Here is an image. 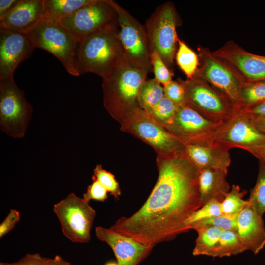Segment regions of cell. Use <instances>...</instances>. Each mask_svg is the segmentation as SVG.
Returning <instances> with one entry per match:
<instances>
[{
  "mask_svg": "<svg viewBox=\"0 0 265 265\" xmlns=\"http://www.w3.org/2000/svg\"><path fill=\"white\" fill-rule=\"evenodd\" d=\"M223 123L212 121L186 104L178 106L173 122L165 129L186 144L213 141Z\"/></svg>",
  "mask_w": 265,
  "mask_h": 265,
  "instance_id": "cell-13",
  "label": "cell"
},
{
  "mask_svg": "<svg viewBox=\"0 0 265 265\" xmlns=\"http://www.w3.org/2000/svg\"><path fill=\"white\" fill-rule=\"evenodd\" d=\"M212 52L232 65L245 83L265 80V56L248 52L233 41Z\"/></svg>",
  "mask_w": 265,
  "mask_h": 265,
  "instance_id": "cell-16",
  "label": "cell"
},
{
  "mask_svg": "<svg viewBox=\"0 0 265 265\" xmlns=\"http://www.w3.org/2000/svg\"><path fill=\"white\" fill-rule=\"evenodd\" d=\"M151 64L155 75V79L163 86L170 82L172 73L159 55L156 51L150 52Z\"/></svg>",
  "mask_w": 265,
  "mask_h": 265,
  "instance_id": "cell-34",
  "label": "cell"
},
{
  "mask_svg": "<svg viewBox=\"0 0 265 265\" xmlns=\"http://www.w3.org/2000/svg\"><path fill=\"white\" fill-rule=\"evenodd\" d=\"M34 49L24 32L0 30V80L14 77L18 66Z\"/></svg>",
  "mask_w": 265,
  "mask_h": 265,
  "instance_id": "cell-15",
  "label": "cell"
},
{
  "mask_svg": "<svg viewBox=\"0 0 265 265\" xmlns=\"http://www.w3.org/2000/svg\"><path fill=\"white\" fill-rule=\"evenodd\" d=\"M53 211L63 235L71 242L86 243L91 240L95 210L83 198L71 192L55 204Z\"/></svg>",
  "mask_w": 265,
  "mask_h": 265,
  "instance_id": "cell-11",
  "label": "cell"
},
{
  "mask_svg": "<svg viewBox=\"0 0 265 265\" xmlns=\"http://www.w3.org/2000/svg\"><path fill=\"white\" fill-rule=\"evenodd\" d=\"M43 0H20L0 18V30L24 32L42 19Z\"/></svg>",
  "mask_w": 265,
  "mask_h": 265,
  "instance_id": "cell-20",
  "label": "cell"
},
{
  "mask_svg": "<svg viewBox=\"0 0 265 265\" xmlns=\"http://www.w3.org/2000/svg\"><path fill=\"white\" fill-rule=\"evenodd\" d=\"M47 258L37 253H28L16 262H0V265H44Z\"/></svg>",
  "mask_w": 265,
  "mask_h": 265,
  "instance_id": "cell-38",
  "label": "cell"
},
{
  "mask_svg": "<svg viewBox=\"0 0 265 265\" xmlns=\"http://www.w3.org/2000/svg\"><path fill=\"white\" fill-rule=\"evenodd\" d=\"M44 265H72L60 255H56L53 258H47Z\"/></svg>",
  "mask_w": 265,
  "mask_h": 265,
  "instance_id": "cell-42",
  "label": "cell"
},
{
  "mask_svg": "<svg viewBox=\"0 0 265 265\" xmlns=\"http://www.w3.org/2000/svg\"><path fill=\"white\" fill-rule=\"evenodd\" d=\"M191 229L195 230L198 234L192 252L193 255L208 256L216 245L223 230L209 226H194Z\"/></svg>",
  "mask_w": 265,
  "mask_h": 265,
  "instance_id": "cell-23",
  "label": "cell"
},
{
  "mask_svg": "<svg viewBox=\"0 0 265 265\" xmlns=\"http://www.w3.org/2000/svg\"><path fill=\"white\" fill-rule=\"evenodd\" d=\"M92 179V182L87 187L82 198L88 203L91 200L104 202L108 197V191L94 176Z\"/></svg>",
  "mask_w": 265,
  "mask_h": 265,
  "instance_id": "cell-36",
  "label": "cell"
},
{
  "mask_svg": "<svg viewBox=\"0 0 265 265\" xmlns=\"http://www.w3.org/2000/svg\"><path fill=\"white\" fill-rule=\"evenodd\" d=\"M164 96L163 87L155 78L146 80L138 93V105L150 115L154 107Z\"/></svg>",
  "mask_w": 265,
  "mask_h": 265,
  "instance_id": "cell-25",
  "label": "cell"
},
{
  "mask_svg": "<svg viewBox=\"0 0 265 265\" xmlns=\"http://www.w3.org/2000/svg\"><path fill=\"white\" fill-rule=\"evenodd\" d=\"M197 52L199 64L195 75L225 95L236 109L244 80L232 65L208 48L199 46Z\"/></svg>",
  "mask_w": 265,
  "mask_h": 265,
  "instance_id": "cell-10",
  "label": "cell"
},
{
  "mask_svg": "<svg viewBox=\"0 0 265 265\" xmlns=\"http://www.w3.org/2000/svg\"><path fill=\"white\" fill-rule=\"evenodd\" d=\"M105 265H119L117 262L111 261L106 263Z\"/></svg>",
  "mask_w": 265,
  "mask_h": 265,
  "instance_id": "cell-44",
  "label": "cell"
},
{
  "mask_svg": "<svg viewBox=\"0 0 265 265\" xmlns=\"http://www.w3.org/2000/svg\"><path fill=\"white\" fill-rule=\"evenodd\" d=\"M95 233L98 239L111 247L119 265H138L150 254L153 248L110 228L97 226Z\"/></svg>",
  "mask_w": 265,
  "mask_h": 265,
  "instance_id": "cell-17",
  "label": "cell"
},
{
  "mask_svg": "<svg viewBox=\"0 0 265 265\" xmlns=\"http://www.w3.org/2000/svg\"><path fill=\"white\" fill-rule=\"evenodd\" d=\"M164 96L178 106L186 104L184 89L179 82L172 80L163 86Z\"/></svg>",
  "mask_w": 265,
  "mask_h": 265,
  "instance_id": "cell-35",
  "label": "cell"
},
{
  "mask_svg": "<svg viewBox=\"0 0 265 265\" xmlns=\"http://www.w3.org/2000/svg\"><path fill=\"white\" fill-rule=\"evenodd\" d=\"M246 194L245 190H241L238 185H233L231 189L226 194L221 202L222 214H235L238 213L250 202L243 199Z\"/></svg>",
  "mask_w": 265,
  "mask_h": 265,
  "instance_id": "cell-29",
  "label": "cell"
},
{
  "mask_svg": "<svg viewBox=\"0 0 265 265\" xmlns=\"http://www.w3.org/2000/svg\"><path fill=\"white\" fill-rule=\"evenodd\" d=\"M248 152L257 158L259 161L265 162V144L250 149Z\"/></svg>",
  "mask_w": 265,
  "mask_h": 265,
  "instance_id": "cell-41",
  "label": "cell"
},
{
  "mask_svg": "<svg viewBox=\"0 0 265 265\" xmlns=\"http://www.w3.org/2000/svg\"><path fill=\"white\" fill-rule=\"evenodd\" d=\"M20 219V214L16 209H10L8 214L0 225V238L9 233Z\"/></svg>",
  "mask_w": 265,
  "mask_h": 265,
  "instance_id": "cell-37",
  "label": "cell"
},
{
  "mask_svg": "<svg viewBox=\"0 0 265 265\" xmlns=\"http://www.w3.org/2000/svg\"><path fill=\"white\" fill-rule=\"evenodd\" d=\"M228 169H207L200 170L198 177L201 207L215 199L222 202L230 191L226 180Z\"/></svg>",
  "mask_w": 265,
  "mask_h": 265,
  "instance_id": "cell-21",
  "label": "cell"
},
{
  "mask_svg": "<svg viewBox=\"0 0 265 265\" xmlns=\"http://www.w3.org/2000/svg\"><path fill=\"white\" fill-rule=\"evenodd\" d=\"M59 24L79 43L95 33L119 27L118 14L112 0H94Z\"/></svg>",
  "mask_w": 265,
  "mask_h": 265,
  "instance_id": "cell-5",
  "label": "cell"
},
{
  "mask_svg": "<svg viewBox=\"0 0 265 265\" xmlns=\"http://www.w3.org/2000/svg\"><path fill=\"white\" fill-rule=\"evenodd\" d=\"M125 59L119 37V27L93 34L79 43L77 68L79 75L86 73L108 76Z\"/></svg>",
  "mask_w": 265,
  "mask_h": 265,
  "instance_id": "cell-3",
  "label": "cell"
},
{
  "mask_svg": "<svg viewBox=\"0 0 265 265\" xmlns=\"http://www.w3.org/2000/svg\"><path fill=\"white\" fill-rule=\"evenodd\" d=\"M249 116L254 126L262 132L265 134V116L258 117Z\"/></svg>",
  "mask_w": 265,
  "mask_h": 265,
  "instance_id": "cell-43",
  "label": "cell"
},
{
  "mask_svg": "<svg viewBox=\"0 0 265 265\" xmlns=\"http://www.w3.org/2000/svg\"><path fill=\"white\" fill-rule=\"evenodd\" d=\"M148 73L125 59L108 76L103 79L104 106L119 123L138 105V93Z\"/></svg>",
  "mask_w": 265,
  "mask_h": 265,
  "instance_id": "cell-2",
  "label": "cell"
},
{
  "mask_svg": "<svg viewBox=\"0 0 265 265\" xmlns=\"http://www.w3.org/2000/svg\"><path fill=\"white\" fill-rule=\"evenodd\" d=\"M238 213L235 214H222L220 215L201 220L191 225L189 229H191L194 226H209L216 227L222 230H233L236 231Z\"/></svg>",
  "mask_w": 265,
  "mask_h": 265,
  "instance_id": "cell-33",
  "label": "cell"
},
{
  "mask_svg": "<svg viewBox=\"0 0 265 265\" xmlns=\"http://www.w3.org/2000/svg\"><path fill=\"white\" fill-rule=\"evenodd\" d=\"M178 106L165 96L154 107L150 115L159 124L165 128L173 121Z\"/></svg>",
  "mask_w": 265,
  "mask_h": 265,
  "instance_id": "cell-30",
  "label": "cell"
},
{
  "mask_svg": "<svg viewBox=\"0 0 265 265\" xmlns=\"http://www.w3.org/2000/svg\"><path fill=\"white\" fill-rule=\"evenodd\" d=\"M33 110L14 77L0 80V128L3 132L14 138H22Z\"/></svg>",
  "mask_w": 265,
  "mask_h": 265,
  "instance_id": "cell-8",
  "label": "cell"
},
{
  "mask_svg": "<svg viewBox=\"0 0 265 265\" xmlns=\"http://www.w3.org/2000/svg\"><path fill=\"white\" fill-rule=\"evenodd\" d=\"M265 101V80L245 83L236 106L237 111L244 109Z\"/></svg>",
  "mask_w": 265,
  "mask_h": 265,
  "instance_id": "cell-26",
  "label": "cell"
},
{
  "mask_svg": "<svg viewBox=\"0 0 265 265\" xmlns=\"http://www.w3.org/2000/svg\"><path fill=\"white\" fill-rule=\"evenodd\" d=\"M229 149L212 140L185 144L188 158L200 170L228 169L231 163Z\"/></svg>",
  "mask_w": 265,
  "mask_h": 265,
  "instance_id": "cell-18",
  "label": "cell"
},
{
  "mask_svg": "<svg viewBox=\"0 0 265 265\" xmlns=\"http://www.w3.org/2000/svg\"><path fill=\"white\" fill-rule=\"evenodd\" d=\"M122 131L151 146L157 154H169L184 150L185 144L136 106L119 123Z\"/></svg>",
  "mask_w": 265,
  "mask_h": 265,
  "instance_id": "cell-6",
  "label": "cell"
},
{
  "mask_svg": "<svg viewBox=\"0 0 265 265\" xmlns=\"http://www.w3.org/2000/svg\"><path fill=\"white\" fill-rule=\"evenodd\" d=\"M237 232L246 250L258 254L265 245V229L262 216L250 203L238 213Z\"/></svg>",
  "mask_w": 265,
  "mask_h": 265,
  "instance_id": "cell-19",
  "label": "cell"
},
{
  "mask_svg": "<svg viewBox=\"0 0 265 265\" xmlns=\"http://www.w3.org/2000/svg\"><path fill=\"white\" fill-rule=\"evenodd\" d=\"M239 111L252 117L265 116V101L244 109L239 110Z\"/></svg>",
  "mask_w": 265,
  "mask_h": 265,
  "instance_id": "cell-39",
  "label": "cell"
},
{
  "mask_svg": "<svg viewBox=\"0 0 265 265\" xmlns=\"http://www.w3.org/2000/svg\"><path fill=\"white\" fill-rule=\"evenodd\" d=\"M213 141L229 149L238 148L248 151L265 144V134L254 126L248 115L238 111L223 123Z\"/></svg>",
  "mask_w": 265,
  "mask_h": 265,
  "instance_id": "cell-14",
  "label": "cell"
},
{
  "mask_svg": "<svg viewBox=\"0 0 265 265\" xmlns=\"http://www.w3.org/2000/svg\"><path fill=\"white\" fill-rule=\"evenodd\" d=\"M158 177L148 198L134 213L109 227L137 242L154 247L186 232L185 222L201 207L200 170L184 150L158 154Z\"/></svg>",
  "mask_w": 265,
  "mask_h": 265,
  "instance_id": "cell-1",
  "label": "cell"
},
{
  "mask_svg": "<svg viewBox=\"0 0 265 265\" xmlns=\"http://www.w3.org/2000/svg\"><path fill=\"white\" fill-rule=\"evenodd\" d=\"M177 22L174 5L167 2L156 8L144 26L150 52H157L168 67L173 65L177 50Z\"/></svg>",
  "mask_w": 265,
  "mask_h": 265,
  "instance_id": "cell-9",
  "label": "cell"
},
{
  "mask_svg": "<svg viewBox=\"0 0 265 265\" xmlns=\"http://www.w3.org/2000/svg\"><path fill=\"white\" fill-rule=\"evenodd\" d=\"M20 1V0H0V18L12 10Z\"/></svg>",
  "mask_w": 265,
  "mask_h": 265,
  "instance_id": "cell-40",
  "label": "cell"
},
{
  "mask_svg": "<svg viewBox=\"0 0 265 265\" xmlns=\"http://www.w3.org/2000/svg\"><path fill=\"white\" fill-rule=\"evenodd\" d=\"M94 0H43L42 20L59 23L63 19Z\"/></svg>",
  "mask_w": 265,
  "mask_h": 265,
  "instance_id": "cell-22",
  "label": "cell"
},
{
  "mask_svg": "<svg viewBox=\"0 0 265 265\" xmlns=\"http://www.w3.org/2000/svg\"><path fill=\"white\" fill-rule=\"evenodd\" d=\"M93 176L116 200L119 199L121 190L118 182L112 173L104 169L101 164H97L93 170Z\"/></svg>",
  "mask_w": 265,
  "mask_h": 265,
  "instance_id": "cell-32",
  "label": "cell"
},
{
  "mask_svg": "<svg viewBox=\"0 0 265 265\" xmlns=\"http://www.w3.org/2000/svg\"><path fill=\"white\" fill-rule=\"evenodd\" d=\"M220 204L221 202L213 199L195 211L185 222L186 231H188L190 226L195 223L222 214Z\"/></svg>",
  "mask_w": 265,
  "mask_h": 265,
  "instance_id": "cell-31",
  "label": "cell"
},
{
  "mask_svg": "<svg viewBox=\"0 0 265 265\" xmlns=\"http://www.w3.org/2000/svg\"><path fill=\"white\" fill-rule=\"evenodd\" d=\"M178 45V48L175 59L180 68L186 76L187 79H191L195 75L199 66L198 55L184 41L179 38Z\"/></svg>",
  "mask_w": 265,
  "mask_h": 265,
  "instance_id": "cell-27",
  "label": "cell"
},
{
  "mask_svg": "<svg viewBox=\"0 0 265 265\" xmlns=\"http://www.w3.org/2000/svg\"><path fill=\"white\" fill-rule=\"evenodd\" d=\"M246 251L237 231L223 230L215 247L208 256L213 258L235 255Z\"/></svg>",
  "mask_w": 265,
  "mask_h": 265,
  "instance_id": "cell-24",
  "label": "cell"
},
{
  "mask_svg": "<svg viewBox=\"0 0 265 265\" xmlns=\"http://www.w3.org/2000/svg\"><path fill=\"white\" fill-rule=\"evenodd\" d=\"M24 33L34 48L49 52L60 61L69 74L80 76L77 68L79 43L62 25L41 19Z\"/></svg>",
  "mask_w": 265,
  "mask_h": 265,
  "instance_id": "cell-4",
  "label": "cell"
},
{
  "mask_svg": "<svg viewBox=\"0 0 265 265\" xmlns=\"http://www.w3.org/2000/svg\"><path fill=\"white\" fill-rule=\"evenodd\" d=\"M259 163L257 181L248 200L256 212L263 216L265 212V162L259 161Z\"/></svg>",
  "mask_w": 265,
  "mask_h": 265,
  "instance_id": "cell-28",
  "label": "cell"
},
{
  "mask_svg": "<svg viewBox=\"0 0 265 265\" xmlns=\"http://www.w3.org/2000/svg\"><path fill=\"white\" fill-rule=\"evenodd\" d=\"M178 81L184 89L186 105L206 118L223 123L238 111L225 95L198 76Z\"/></svg>",
  "mask_w": 265,
  "mask_h": 265,
  "instance_id": "cell-7",
  "label": "cell"
},
{
  "mask_svg": "<svg viewBox=\"0 0 265 265\" xmlns=\"http://www.w3.org/2000/svg\"><path fill=\"white\" fill-rule=\"evenodd\" d=\"M112 3L118 14L119 37L125 59L150 72V52L144 26L116 2L112 0Z\"/></svg>",
  "mask_w": 265,
  "mask_h": 265,
  "instance_id": "cell-12",
  "label": "cell"
}]
</instances>
